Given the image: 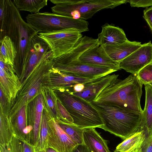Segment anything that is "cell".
<instances>
[{
    "instance_id": "13",
    "label": "cell",
    "mask_w": 152,
    "mask_h": 152,
    "mask_svg": "<svg viewBox=\"0 0 152 152\" xmlns=\"http://www.w3.org/2000/svg\"><path fill=\"white\" fill-rule=\"evenodd\" d=\"M152 61V43L151 41L142 44L138 49L123 59L119 64L121 69L137 75Z\"/></svg>"
},
{
    "instance_id": "15",
    "label": "cell",
    "mask_w": 152,
    "mask_h": 152,
    "mask_svg": "<svg viewBox=\"0 0 152 152\" xmlns=\"http://www.w3.org/2000/svg\"><path fill=\"white\" fill-rule=\"evenodd\" d=\"M43 109L41 92L26 106L27 126H31L32 128L31 144L34 146L39 138Z\"/></svg>"
},
{
    "instance_id": "21",
    "label": "cell",
    "mask_w": 152,
    "mask_h": 152,
    "mask_svg": "<svg viewBox=\"0 0 152 152\" xmlns=\"http://www.w3.org/2000/svg\"><path fill=\"white\" fill-rule=\"evenodd\" d=\"M144 85L145 104L140 129L144 130L146 137L152 134V86L149 84Z\"/></svg>"
},
{
    "instance_id": "40",
    "label": "cell",
    "mask_w": 152,
    "mask_h": 152,
    "mask_svg": "<svg viewBox=\"0 0 152 152\" xmlns=\"http://www.w3.org/2000/svg\"><path fill=\"white\" fill-rule=\"evenodd\" d=\"M36 152H46L45 150H43L42 151H39Z\"/></svg>"
},
{
    "instance_id": "33",
    "label": "cell",
    "mask_w": 152,
    "mask_h": 152,
    "mask_svg": "<svg viewBox=\"0 0 152 152\" xmlns=\"http://www.w3.org/2000/svg\"><path fill=\"white\" fill-rule=\"evenodd\" d=\"M128 2L131 7H148L152 6V0H130Z\"/></svg>"
},
{
    "instance_id": "23",
    "label": "cell",
    "mask_w": 152,
    "mask_h": 152,
    "mask_svg": "<svg viewBox=\"0 0 152 152\" xmlns=\"http://www.w3.org/2000/svg\"><path fill=\"white\" fill-rule=\"evenodd\" d=\"M145 138L144 130H140L124 140L117 146L116 149L120 152H132L141 148Z\"/></svg>"
},
{
    "instance_id": "44",
    "label": "cell",
    "mask_w": 152,
    "mask_h": 152,
    "mask_svg": "<svg viewBox=\"0 0 152 152\" xmlns=\"http://www.w3.org/2000/svg\"></svg>"
},
{
    "instance_id": "3",
    "label": "cell",
    "mask_w": 152,
    "mask_h": 152,
    "mask_svg": "<svg viewBox=\"0 0 152 152\" xmlns=\"http://www.w3.org/2000/svg\"><path fill=\"white\" fill-rule=\"evenodd\" d=\"M97 111L104 124L100 128L124 140L140 130L142 113L110 104L89 102Z\"/></svg>"
},
{
    "instance_id": "26",
    "label": "cell",
    "mask_w": 152,
    "mask_h": 152,
    "mask_svg": "<svg viewBox=\"0 0 152 152\" xmlns=\"http://www.w3.org/2000/svg\"><path fill=\"white\" fill-rule=\"evenodd\" d=\"M10 120L14 134L25 140L24 132L27 127L26 106L23 107Z\"/></svg>"
},
{
    "instance_id": "41",
    "label": "cell",
    "mask_w": 152,
    "mask_h": 152,
    "mask_svg": "<svg viewBox=\"0 0 152 152\" xmlns=\"http://www.w3.org/2000/svg\"><path fill=\"white\" fill-rule=\"evenodd\" d=\"M114 152H120L119 151H118V150H117L116 149H115V151H114Z\"/></svg>"
},
{
    "instance_id": "28",
    "label": "cell",
    "mask_w": 152,
    "mask_h": 152,
    "mask_svg": "<svg viewBox=\"0 0 152 152\" xmlns=\"http://www.w3.org/2000/svg\"><path fill=\"white\" fill-rule=\"evenodd\" d=\"M47 0H14L13 1L20 11L29 12L31 14L39 12V11L47 6Z\"/></svg>"
},
{
    "instance_id": "27",
    "label": "cell",
    "mask_w": 152,
    "mask_h": 152,
    "mask_svg": "<svg viewBox=\"0 0 152 152\" xmlns=\"http://www.w3.org/2000/svg\"><path fill=\"white\" fill-rule=\"evenodd\" d=\"M0 57L5 62L13 65L16 51L12 41L6 36L0 40Z\"/></svg>"
},
{
    "instance_id": "4",
    "label": "cell",
    "mask_w": 152,
    "mask_h": 152,
    "mask_svg": "<svg viewBox=\"0 0 152 152\" xmlns=\"http://www.w3.org/2000/svg\"><path fill=\"white\" fill-rule=\"evenodd\" d=\"M53 90L72 119L74 124L83 129L100 128L103 125L98 112L89 102L66 88Z\"/></svg>"
},
{
    "instance_id": "14",
    "label": "cell",
    "mask_w": 152,
    "mask_h": 152,
    "mask_svg": "<svg viewBox=\"0 0 152 152\" xmlns=\"http://www.w3.org/2000/svg\"><path fill=\"white\" fill-rule=\"evenodd\" d=\"M77 145L50 116L47 148H52L58 152H72Z\"/></svg>"
},
{
    "instance_id": "39",
    "label": "cell",
    "mask_w": 152,
    "mask_h": 152,
    "mask_svg": "<svg viewBox=\"0 0 152 152\" xmlns=\"http://www.w3.org/2000/svg\"><path fill=\"white\" fill-rule=\"evenodd\" d=\"M132 152H142L141 148L138 149L136 150H135Z\"/></svg>"
},
{
    "instance_id": "6",
    "label": "cell",
    "mask_w": 152,
    "mask_h": 152,
    "mask_svg": "<svg viewBox=\"0 0 152 152\" xmlns=\"http://www.w3.org/2000/svg\"><path fill=\"white\" fill-rule=\"evenodd\" d=\"M54 59L52 53L36 66L22 83V88L11 107L9 114L10 119L40 93L44 75L53 67Z\"/></svg>"
},
{
    "instance_id": "18",
    "label": "cell",
    "mask_w": 152,
    "mask_h": 152,
    "mask_svg": "<svg viewBox=\"0 0 152 152\" xmlns=\"http://www.w3.org/2000/svg\"><path fill=\"white\" fill-rule=\"evenodd\" d=\"M97 39L100 46H112L122 44L127 39L124 30L113 24L106 23L102 26Z\"/></svg>"
},
{
    "instance_id": "16",
    "label": "cell",
    "mask_w": 152,
    "mask_h": 152,
    "mask_svg": "<svg viewBox=\"0 0 152 152\" xmlns=\"http://www.w3.org/2000/svg\"><path fill=\"white\" fill-rule=\"evenodd\" d=\"M79 59L84 63L106 67L115 71L121 69L119 64L111 59L99 45L86 50Z\"/></svg>"
},
{
    "instance_id": "37",
    "label": "cell",
    "mask_w": 152,
    "mask_h": 152,
    "mask_svg": "<svg viewBox=\"0 0 152 152\" xmlns=\"http://www.w3.org/2000/svg\"><path fill=\"white\" fill-rule=\"evenodd\" d=\"M0 152H11L9 144L5 145H0Z\"/></svg>"
},
{
    "instance_id": "25",
    "label": "cell",
    "mask_w": 152,
    "mask_h": 152,
    "mask_svg": "<svg viewBox=\"0 0 152 152\" xmlns=\"http://www.w3.org/2000/svg\"><path fill=\"white\" fill-rule=\"evenodd\" d=\"M50 116L43 108L38 141L34 146L35 152L45 150L47 147L49 135V121Z\"/></svg>"
},
{
    "instance_id": "35",
    "label": "cell",
    "mask_w": 152,
    "mask_h": 152,
    "mask_svg": "<svg viewBox=\"0 0 152 152\" xmlns=\"http://www.w3.org/2000/svg\"><path fill=\"white\" fill-rule=\"evenodd\" d=\"M143 17L147 22L152 32V6L146 8L144 10Z\"/></svg>"
},
{
    "instance_id": "36",
    "label": "cell",
    "mask_w": 152,
    "mask_h": 152,
    "mask_svg": "<svg viewBox=\"0 0 152 152\" xmlns=\"http://www.w3.org/2000/svg\"><path fill=\"white\" fill-rule=\"evenodd\" d=\"M72 152H92L84 144L77 145Z\"/></svg>"
},
{
    "instance_id": "38",
    "label": "cell",
    "mask_w": 152,
    "mask_h": 152,
    "mask_svg": "<svg viewBox=\"0 0 152 152\" xmlns=\"http://www.w3.org/2000/svg\"><path fill=\"white\" fill-rule=\"evenodd\" d=\"M46 152H58L53 149L49 147H48L45 150Z\"/></svg>"
},
{
    "instance_id": "22",
    "label": "cell",
    "mask_w": 152,
    "mask_h": 152,
    "mask_svg": "<svg viewBox=\"0 0 152 152\" xmlns=\"http://www.w3.org/2000/svg\"><path fill=\"white\" fill-rule=\"evenodd\" d=\"M41 92L43 97V108L57 122L59 123L61 118L57 104L58 98L54 91L42 86Z\"/></svg>"
},
{
    "instance_id": "2",
    "label": "cell",
    "mask_w": 152,
    "mask_h": 152,
    "mask_svg": "<svg viewBox=\"0 0 152 152\" xmlns=\"http://www.w3.org/2000/svg\"><path fill=\"white\" fill-rule=\"evenodd\" d=\"M142 85L136 75L131 74L123 80L118 78L100 91L93 102L142 113L140 100Z\"/></svg>"
},
{
    "instance_id": "29",
    "label": "cell",
    "mask_w": 152,
    "mask_h": 152,
    "mask_svg": "<svg viewBox=\"0 0 152 152\" xmlns=\"http://www.w3.org/2000/svg\"><path fill=\"white\" fill-rule=\"evenodd\" d=\"M67 134L77 145L84 144L83 132L82 129L73 124L58 123Z\"/></svg>"
},
{
    "instance_id": "10",
    "label": "cell",
    "mask_w": 152,
    "mask_h": 152,
    "mask_svg": "<svg viewBox=\"0 0 152 152\" xmlns=\"http://www.w3.org/2000/svg\"><path fill=\"white\" fill-rule=\"evenodd\" d=\"M52 53L48 44L39 37L38 34L34 36L31 39L30 50L18 77L21 83L23 82L40 62Z\"/></svg>"
},
{
    "instance_id": "9",
    "label": "cell",
    "mask_w": 152,
    "mask_h": 152,
    "mask_svg": "<svg viewBox=\"0 0 152 152\" xmlns=\"http://www.w3.org/2000/svg\"><path fill=\"white\" fill-rule=\"evenodd\" d=\"M53 67L61 72L91 78H100L116 72L106 67L84 63L79 58L66 62L53 63Z\"/></svg>"
},
{
    "instance_id": "20",
    "label": "cell",
    "mask_w": 152,
    "mask_h": 152,
    "mask_svg": "<svg viewBox=\"0 0 152 152\" xmlns=\"http://www.w3.org/2000/svg\"><path fill=\"white\" fill-rule=\"evenodd\" d=\"M84 144L93 152H110L106 140L96 130L95 128L84 129L83 132Z\"/></svg>"
},
{
    "instance_id": "19",
    "label": "cell",
    "mask_w": 152,
    "mask_h": 152,
    "mask_svg": "<svg viewBox=\"0 0 152 152\" xmlns=\"http://www.w3.org/2000/svg\"><path fill=\"white\" fill-rule=\"evenodd\" d=\"M142 45L141 42L130 41L128 39L124 43L118 45L102 46L110 58L119 64L123 59L140 48Z\"/></svg>"
},
{
    "instance_id": "34",
    "label": "cell",
    "mask_w": 152,
    "mask_h": 152,
    "mask_svg": "<svg viewBox=\"0 0 152 152\" xmlns=\"http://www.w3.org/2000/svg\"><path fill=\"white\" fill-rule=\"evenodd\" d=\"M141 148L142 152H152V134L145 137Z\"/></svg>"
},
{
    "instance_id": "43",
    "label": "cell",
    "mask_w": 152,
    "mask_h": 152,
    "mask_svg": "<svg viewBox=\"0 0 152 152\" xmlns=\"http://www.w3.org/2000/svg\"><path fill=\"white\" fill-rule=\"evenodd\" d=\"M151 63L152 64V61H151Z\"/></svg>"
},
{
    "instance_id": "32",
    "label": "cell",
    "mask_w": 152,
    "mask_h": 152,
    "mask_svg": "<svg viewBox=\"0 0 152 152\" xmlns=\"http://www.w3.org/2000/svg\"><path fill=\"white\" fill-rule=\"evenodd\" d=\"M57 98V104L61 118V121L59 123L73 124L72 119L58 97Z\"/></svg>"
},
{
    "instance_id": "12",
    "label": "cell",
    "mask_w": 152,
    "mask_h": 152,
    "mask_svg": "<svg viewBox=\"0 0 152 152\" xmlns=\"http://www.w3.org/2000/svg\"><path fill=\"white\" fill-rule=\"evenodd\" d=\"M98 78L84 77L70 73L61 72L53 67L44 75L42 86L55 90L73 86L78 83L85 84Z\"/></svg>"
},
{
    "instance_id": "17",
    "label": "cell",
    "mask_w": 152,
    "mask_h": 152,
    "mask_svg": "<svg viewBox=\"0 0 152 152\" xmlns=\"http://www.w3.org/2000/svg\"><path fill=\"white\" fill-rule=\"evenodd\" d=\"M118 75L109 74L84 84L83 91L74 92L67 89L74 95L77 96L88 102H93L99 91L108 86L113 80L118 78Z\"/></svg>"
},
{
    "instance_id": "5",
    "label": "cell",
    "mask_w": 152,
    "mask_h": 152,
    "mask_svg": "<svg viewBox=\"0 0 152 152\" xmlns=\"http://www.w3.org/2000/svg\"><path fill=\"white\" fill-rule=\"evenodd\" d=\"M55 5L53 13L85 20L90 19L102 10L114 8L128 2L127 0H50Z\"/></svg>"
},
{
    "instance_id": "31",
    "label": "cell",
    "mask_w": 152,
    "mask_h": 152,
    "mask_svg": "<svg viewBox=\"0 0 152 152\" xmlns=\"http://www.w3.org/2000/svg\"><path fill=\"white\" fill-rule=\"evenodd\" d=\"M136 75L143 85L152 83V64L145 66Z\"/></svg>"
},
{
    "instance_id": "11",
    "label": "cell",
    "mask_w": 152,
    "mask_h": 152,
    "mask_svg": "<svg viewBox=\"0 0 152 152\" xmlns=\"http://www.w3.org/2000/svg\"><path fill=\"white\" fill-rule=\"evenodd\" d=\"M22 87L13 65L0 57V89L11 107Z\"/></svg>"
},
{
    "instance_id": "30",
    "label": "cell",
    "mask_w": 152,
    "mask_h": 152,
    "mask_svg": "<svg viewBox=\"0 0 152 152\" xmlns=\"http://www.w3.org/2000/svg\"><path fill=\"white\" fill-rule=\"evenodd\" d=\"M9 145L11 152H35L34 146L14 134Z\"/></svg>"
},
{
    "instance_id": "1",
    "label": "cell",
    "mask_w": 152,
    "mask_h": 152,
    "mask_svg": "<svg viewBox=\"0 0 152 152\" xmlns=\"http://www.w3.org/2000/svg\"><path fill=\"white\" fill-rule=\"evenodd\" d=\"M0 40L9 37L16 51L13 66L20 75L30 50L31 39L38 32L26 23L10 0H0Z\"/></svg>"
},
{
    "instance_id": "7",
    "label": "cell",
    "mask_w": 152,
    "mask_h": 152,
    "mask_svg": "<svg viewBox=\"0 0 152 152\" xmlns=\"http://www.w3.org/2000/svg\"><path fill=\"white\" fill-rule=\"evenodd\" d=\"M27 23L38 33H47L76 29L81 32L88 31V23L86 20L75 19L53 13L38 12L28 14Z\"/></svg>"
},
{
    "instance_id": "42",
    "label": "cell",
    "mask_w": 152,
    "mask_h": 152,
    "mask_svg": "<svg viewBox=\"0 0 152 152\" xmlns=\"http://www.w3.org/2000/svg\"><path fill=\"white\" fill-rule=\"evenodd\" d=\"M149 84H150V85H151L152 86V83H150Z\"/></svg>"
},
{
    "instance_id": "24",
    "label": "cell",
    "mask_w": 152,
    "mask_h": 152,
    "mask_svg": "<svg viewBox=\"0 0 152 152\" xmlns=\"http://www.w3.org/2000/svg\"><path fill=\"white\" fill-rule=\"evenodd\" d=\"M9 114L0 109V145L9 144L14 134Z\"/></svg>"
},
{
    "instance_id": "8",
    "label": "cell",
    "mask_w": 152,
    "mask_h": 152,
    "mask_svg": "<svg viewBox=\"0 0 152 152\" xmlns=\"http://www.w3.org/2000/svg\"><path fill=\"white\" fill-rule=\"evenodd\" d=\"M38 34L48 44L54 58L72 49L83 37L82 32L73 29L47 33H38Z\"/></svg>"
}]
</instances>
